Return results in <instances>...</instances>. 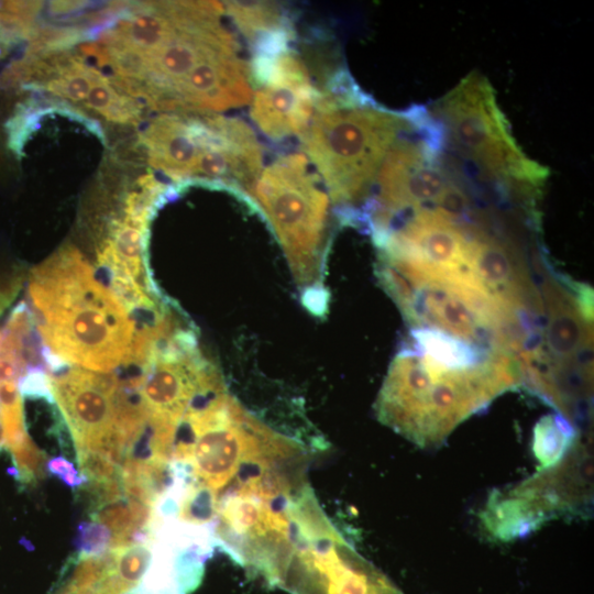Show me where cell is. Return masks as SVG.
I'll list each match as a JSON object with an SVG mask.
<instances>
[{"label": "cell", "mask_w": 594, "mask_h": 594, "mask_svg": "<svg viewBox=\"0 0 594 594\" xmlns=\"http://www.w3.org/2000/svg\"><path fill=\"white\" fill-rule=\"evenodd\" d=\"M29 293L47 356L98 373L131 360L136 330L128 309L74 249L33 270Z\"/></svg>", "instance_id": "cell-1"}, {"label": "cell", "mask_w": 594, "mask_h": 594, "mask_svg": "<svg viewBox=\"0 0 594 594\" xmlns=\"http://www.w3.org/2000/svg\"><path fill=\"white\" fill-rule=\"evenodd\" d=\"M416 109L386 110L370 101L339 74L319 91L310 123L302 133L306 157L316 167L331 202L348 220L373 188L392 145L414 122Z\"/></svg>", "instance_id": "cell-2"}, {"label": "cell", "mask_w": 594, "mask_h": 594, "mask_svg": "<svg viewBox=\"0 0 594 594\" xmlns=\"http://www.w3.org/2000/svg\"><path fill=\"white\" fill-rule=\"evenodd\" d=\"M517 382L507 354L496 353L471 370L442 371L408 344L388 367L376 400V415L413 442L433 444Z\"/></svg>", "instance_id": "cell-3"}, {"label": "cell", "mask_w": 594, "mask_h": 594, "mask_svg": "<svg viewBox=\"0 0 594 594\" xmlns=\"http://www.w3.org/2000/svg\"><path fill=\"white\" fill-rule=\"evenodd\" d=\"M309 163L304 153L279 156L263 168L244 197L260 208L272 226L305 305L321 315L329 296L322 277L330 197Z\"/></svg>", "instance_id": "cell-4"}, {"label": "cell", "mask_w": 594, "mask_h": 594, "mask_svg": "<svg viewBox=\"0 0 594 594\" xmlns=\"http://www.w3.org/2000/svg\"><path fill=\"white\" fill-rule=\"evenodd\" d=\"M377 276L406 320L444 331L488 351L510 355L519 317L464 283L422 276L378 263Z\"/></svg>", "instance_id": "cell-5"}, {"label": "cell", "mask_w": 594, "mask_h": 594, "mask_svg": "<svg viewBox=\"0 0 594 594\" xmlns=\"http://www.w3.org/2000/svg\"><path fill=\"white\" fill-rule=\"evenodd\" d=\"M438 125L454 147L483 173L538 185L548 170L518 146L487 78L465 76L436 106Z\"/></svg>", "instance_id": "cell-6"}, {"label": "cell", "mask_w": 594, "mask_h": 594, "mask_svg": "<svg viewBox=\"0 0 594 594\" xmlns=\"http://www.w3.org/2000/svg\"><path fill=\"white\" fill-rule=\"evenodd\" d=\"M433 122L420 140L397 139L380 168L369 200L358 217L369 224L372 235L393 221L420 209H439L454 186L437 160L442 132Z\"/></svg>", "instance_id": "cell-7"}, {"label": "cell", "mask_w": 594, "mask_h": 594, "mask_svg": "<svg viewBox=\"0 0 594 594\" xmlns=\"http://www.w3.org/2000/svg\"><path fill=\"white\" fill-rule=\"evenodd\" d=\"M277 587L292 594H400L334 526L293 552Z\"/></svg>", "instance_id": "cell-8"}, {"label": "cell", "mask_w": 594, "mask_h": 594, "mask_svg": "<svg viewBox=\"0 0 594 594\" xmlns=\"http://www.w3.org/2000/svg\"><path fill=\"white\" fill-rule=\"evenodd\" d=\"M252 94L250 116L272 140L302 135L312 118L319 91L304 61L289 47L253 57L250 63Z\"/></svg>", "instance_id": "cell-9"}, {"label": "cell", "mask_w": 594, "mask_h": 594, "mask_svg": "<svg viewBox=\"0 0 594 594\" xmlns=\"http://www.w3.org/2000/svg\"><path fill=\"white\" fill-rule=\"evenodd\" d=\"M50 382L54 399L67 422L75 451L116 425V375L69 367L54 372Z\"/></svg>", "instance_id": "cell-10"}, {"label": "cell", "mask_w": 594, "mask_h": 594, "mask_svg": "<svg viewBox=\"0 0 594 594\" xmlns=\"http://www.w3.org/2000/svg\"><path fill=\"white\" fill-rule=\"evenodd\" d=\"M224 9L249 41L253 56L273 54L288 46L293 31L277 4L228 1Z\"/></svg>", "instance_id": "cell-11"}, {"label": "cell", "mask_w": 594, "mask_h": 594, "mask_svg": "<svg viewBox=\"0 0 594 594\" xmlns=\"http://www.w3.org/2000/svg\"><path fill=\"white\" fill-rule=\"evenodd\" d=\"M148 143L154 164L174 177L196 175L204 148L196 140L187 120L164 117L151 129Z\"/></svg>", "instance_id": "cell-12"}, {"label": "cell", "mask_w": 594, "mask_h": 594, "mask_svg": "<svg viewBox=\"0 0 594 594\" xmlns=\"http://www.w3.org/2000/svg\"><path fill=\"white\" fill-rule=\"evenodd\" d=\"M410 345L431 365L442 371H465L482 365L498 351H488L444 331L415 327ZM503 353V352H502Z\"/></svg>", "instance_id": "cell-13"}, {"label": "cell", "mask_w": 594, "mask_h": 594, "mask_svg": "<svg viewBox=\"0 0 594 594\" xmlns=\"http://www.w3.org/2000/svg\"><path fill=\"white\" fill-rule=\"evenodd\" d=\"M177 25L176 2L158 4L155 10L139 13L125 26L128 44L147 58L174 34Z\"/></svg>", "instance_id": "cell-14"}, {"label": "cell", "mask_w": 594, "mask_h": 594, "mask_svg": "<svg viewBox=\"0 0 594 594\" xmlns=\"http://www.w3.org/2000/svg\"><path fill=\"white\" fill-rule=\"evenodd\" d=\"M152 546L153 542L118 548L116 575L130 593L139 584L151 563Z\"/></svg>", "instance_id": "cell-15"}, {"label": "cell", "mask_w": 594, "mask_h": 594, "mask_svg": "<svg viewBox=\"0 0 594 594\" xmlns=\"http://www.w3.org/2000/svg\"><path fill=\"white\" fill-rule=\"evenodd\" d=\"M15 479L23 485L37 483L45 476L46 454L41 451L31 438L10 450Z\"/></svg>", "instance_id": "cell-16"}, {"label": "cell", "mask_w": 594, "mask_h": 594, "mask_svg": "<svg viewBox=\"0 0 594 594\" xmlns=\"http://www.w3.org/2000/svg\"><path fill=\"white\" fill-rule=\"evenodd\" d=\"M111 531L98 521L78 524L74 539L76 553L80 556H100L110 549Z\"/></svg>", "instance_id": "cell-17"}, {"label": "cell", "mask_w": 594, "mask_h": 594, "mask_svg": "<svg viewBox=\"0 0 594 594\" xmlns=\"http://www.w3.org/2000/svg\"><path fill=\"white\" fill-rule=\"evenodd\" d=\"M80 474L89 482L120 480L121 468L105 454L90 449L76 453Z\"/></svg>", "instance_id": "cell-18"}, {"label": "cell", "mask_w": 594, "mask_h": 594, "mask_svg": "<svg viewBox=\"0 0 594 594\" xmlns=\"http://www.w3.org/2000/svg\"><path fill=\"white\" fill-rule=\"evenodd\" d=\"M92 85L91 76L76 73L51 82L50 89L70 100L82 101L86 100Z\"/></svg>", "instance_id": "cell-19"}, {"label": "cell", "mask_w": 594, "mask_h": 594, "mask_svg": "<svg viewBox=\"0 0 594 594\" xmlns=\"http://www.w3.org/2000/svg\"><path fill=\"white\" fill-rule=\"evenodd\" d=\"M46 470L74 490L88 482L87 479L75 469L74 464L63 457L47 460Z\"/></svg>", "instance_id": "cell-20"}, {"label": "cell", "mask_w": 594, "mask_h": 594, "mask_svg": "<svg viewBox=\"0 0 594 594\" xmlns=\"http://www.w3.org/2000/svg\"><path fill=\"white\" fill-rule=\"evenodd\" d=\"M117 101L116 92L105 81L95 82L86 98V103L89 108L105 114H109L111 106Z\"/></svg>", "instance_id": "cell-21"}, {"label": "cell", "mask_w": 594, "mask_h": 594, "mask_svg": "<svg viewBox=\"0 0 594 594\" xmlns=\"http://www.w3.org/2000/svg\"><path fill=\"white\" fill-rule=\"evenodd\" d=\"M573 290L572 299L574 306L585 323L593 321V288L578 282H568Z\"/></svg>", "instance_id": "cell-22"}]
</instances>
